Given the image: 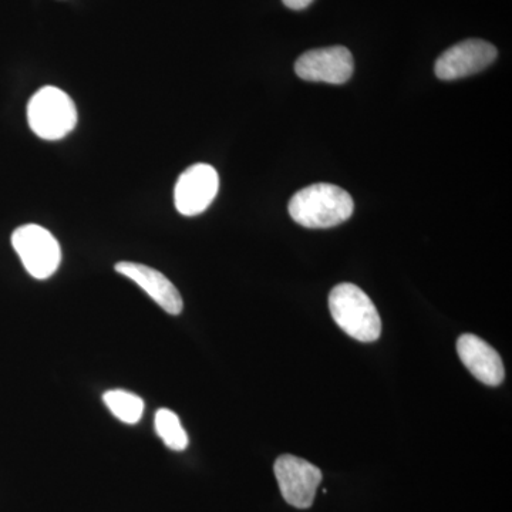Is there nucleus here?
I'll return each mask as SVG.
<instances>
[{
  "label": "nucleus",
  "mask_w": 512,
  "mask_h": 512,
  "mask_svg": "<svg viewBox=\"0 0 512 512\" xmlns=\"http://www.w3.org/2000/svg\"><path fill=\"white\" fill-rule=\"evenodd\" d=\"M288 210L292 220L302 227L325 229L348 221L355 211V202L338 185L319 183L296 192Z\"/></svg>",
  "instance_id": "nucleus-1"
},
{
  "label": "nucleus",
  "mask_w": 512,
  "mask_h": 512,
  "mask_svg": "<svg viewBox=\"0 0 512 512\" xmlns=\"http://www.w3.org/2000/svg\"><path fill=\"white\" fill-rule=\"evenodd\" d=\"M329 309L336 325L350 338L367 343L382 335V319L375 303L359 286H335L329 295Z\"/></svg>",
  "instance_id": "nucleus-2"
},
{
  "label": "nucleus",
  "mask_w": 512,
  "mask_h": 512,
  "mask_svg": "<svg viewBox=\"0 0 512 512\" xmlns=\"http://www.w3.org/2000/svg\"><path fill=\"white\" fill-rule=\"evenodd\" d=\"M28 121L37 137L60 140L76 127V104L63 90L53 86L42 87L29 101Z\"/></svg>",
  "instance_id": "nucleus-3"
},
{
  "label": "nucleus",
  "mask_w": 512,
  "mask_h": 512,
  "mask_svg": "<svg viewBox=\"0 0 512 512\" xmlns=\"http://www.w3.org/2000/svg\"><path fill=\"white\" fill-rule=\"evenodd\" d=\"M12 245L33 278L55 275L62 262V249L52 232L36 224L22 225L13 232Z\"/></svg>",
  "instance_id": "nucleus-4"
},
{
  "label": "nucleus",
  "mask_w": 512,
  "mask_h": 512,
  "mask_svg": "<svg viewBox=\"0 0 512 512\" xmlns=\"http://www.w3.org/2000/svg\"><path fill=\"white\" fill-rule=\"evenodd\" d=\"M274 471L286 503L301 510L312 507L323 478L318 467L303 458L284 454L275 461Z\"/></svg>",
  "instance_id": "nucleus-5"
},
{
  "label": "nucleus",
  "mask_w": 512,
  "mask_h": 512,
  "mask_svg": "<svg viewBox=\"0 0 512 512\" xmlns=\"http://www.w3.org/2000/svg\"><path fill=\"white\" fill-rule=\"evenodd\" d=\"M220 190V175L208 164H194L178 178L174 190L175 208L185 217L207 210Z\"/></svg>",
  "instance_id": "nucleus-6"
},
{
  "label": "nucleus",
  "mask_w": 512,
  "mask_h": 512,
  "mask_svg": "<svg viewBox=\"0 0 512 512\" xmlns=\"http://www.w3.org/2000/svg\"><path fill=\"white\" fill-rule=\"evenodd\" d=\"M355 62L343 46L323 47L303 53L295 63V72L306 82L343 84L352 77Z\"/></svg>",
  "instance_id": "nucleus-7"
},
{
  "label": "nucleus",
  "mask_w": 512,
  "mask_h": 512,
  "mask_svg": "<svg viewBox=\"0 0 512 512\" xmlns=\"http://www.w3.org/2000/svg\"><path fill=\"white\" fill-rule=\"evenodd\" d=\"M497 59V49L480 39H468L446 50L437 59L434 72L441 80H457L487 69Z\"/></svg>",
  "instance_id": "nucleus-8"
},
{
  "label": "nucleus",
  "mask_w": 512,
  "mask_h": 512,
  "mask_svg": "<svg viewBox=\"0 0 512 512\" xmlns=\"http://www.w3.org/2000/svg\"><path fill=\"white\" fill-rule=\"evenodd\" d=\"M116 271L140 286L154 302L170 315H180L184 302L180 292L167 276L151 266L136 262H119Z\"/></svg>",
  "instance_id": "nucleus-9"
},
{
  "label": "nucleus",
  "mask_w": 512,
  "mask_h": 512,
  "mask_svg": "<svg viewBox=\"0 0 512 512\" xmlns=\"http://www.w3.org/2000/svg\"><path fill=\"white\" fill-rule=\"evenodd\" d=\"M457 352L464 366L481 383L487 386H498L503 383L505 376L503 360L497 350L491 348L485 340L467 333L458 339Z\"/></svg>",
  "instance_id": "nucleus-10"
},
{
  "label": "nucleus",
  "mask_w": 512,
  "mask_h": 512,
  "mask_svg": "<svg viewBox=\"0 0 512 512\" xmlns=\"http://www.w3.org/2000/svg\"><path fill=\"white\" fill-rule=\"evenodd\" d=\"M104 403L114 417L126 424H136L144 413V402L137 394L126 390H110L103 396Z\"/></svg>",
  "instance_id": "nucleus-11"
},
{
  "label": "nucleus",
  "mask_w": 512,
  "mask_h": 512,
  "mask_svg": "<svg viewBox=\"0 0 512 512\" xmlns=\"http://www.w3.org/2000/svg\"><path fill=\"white\" fill-rule=\"evenodd\" d=\"M156 431L165 446L173 451H184L188 447L187 431L180 417L168 409H160L156 414Z\"/></svg>",
  "instance_id": "nucleus-12"
},
{
  "label": "nucleus",
  "mask_w": 512,
  "mask_h": 512,
  "mask_svg": "<svg viewBox=\"0 0 512 512\" xmlns=\"http://www.w3.org/2000/svg\"><path fill=\"white\" fill-rule=\"evenodd\" d=\"M286 8L292 10H303L308 8L309 5L313 2V0H282Z\"/></svg>",
  "instance_id": "nucleus-13"
}]
</instances>
